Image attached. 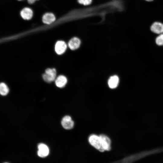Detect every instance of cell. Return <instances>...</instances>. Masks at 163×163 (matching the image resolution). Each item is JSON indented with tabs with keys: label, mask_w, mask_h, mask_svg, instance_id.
I'll list each match as a JSON object with an SVG mask.
<instances>
[{
	"label": "cell",
	"mask_w": 163,
	"mask_h": 163,
	"mask_svg": "<svg viewBox=\"0 0 163 163\" xmlns=\"http://www.w3.org/2000/svg\"><path fill=\"white\" fill-rule=\"evenodd\" d=\"M38 150L37 152L38 155L41 157H45L47 156L49 153V149L45 144L41 143L38 146Z\"/></svg>",
	"instance_id": "cell-7"
},
{
	"label": "cell",
	"mask_w": 163,
	"mask_h": 163,
	"mask_svg": "<svg viewBox=\"0 0 163 163\" xmlns=\"http://www.w3.org/2000/svg\"><path fill=\"white\" fill-rule=\"evenodd\" d=\"M20 15L24 19L29 20L32 18L33 12L30 8L26 7L23 9L21 11Z\"/></svg>",
	"instance_id": "cell-8"
},
{
	"label": "cell",
	"mask_w": 163,
	"mask_h": 163,
	"mask_svg": "<svg viewBox=\"0 0 163 163\" xmlns=\"http://www.w3.org/2000/svg\"><path fill=\"white\" fill-rule=\"evenodd\" d=\"M67 82V79L65 76L63 75H60L56 78L55 82L57 87L62 88L65 86Z\"/></svg>",
	"instance_id": "cell-12"
},
{
	"label": "cell",
	"mask_w": 163,
	"mask_h": 163,
	"mask_svg": "<svg viewBox=\"0 0 163 163\" xmlns=\"http://www.w3.org/2000/svg\"><path fill=\"white\" fill-rule=\"evenodd\" d=\"M67 47V45L65 42L62 40L58 41L55 45V52L58 54H62L65 52Z\"/></svg>",
	"instance_id": "cell-6"
},
{
	"label": "cell",
	"mask_w": 163,
	"mask_h": 163,
	"mask_svg": "<svg viewBox=\"0 0 163 163\" xmlns=\"http://www.w3.org/2000/svg\"><path fill=\"white\" fill-rule=\"evenodd\" d=\"M18 1H21V0H18Z\"/></svg>",
	"instance_id": "cell-18"
},
{
	"label": "cell",
	"mask_w": 163,
	"mask_h": 163,
	"mask_svg": "<svg viewBox=\"0 0 163 163\" xmlns=\"http://www.w3.org/2000/svg\"><path fill=\"white\" fill-rule=\"evenodd\" d=\"M102 147L104 151H109L111 149V140L106 136L102 134L100 136Z\"/></svg>",
	"instance_id": "cell-5"
},
{
	"label": "cell",
	"mask_w": 163,
	"mask_h": 163,
	"mask_svg": "<svg viewBox=\"0 0 163 163\" xmlns=\"http://www.w3.org/2000/svg\"><path fill=\"white\" fill-rule=\"evenodd\" d=\"M119 81L118 77L116 75L111 76L108 79V84L111 88H115L118 86Z\"/></svg>",
	"instance_id": "cell-11"
},
{
	"label": "cell",
	"mask_w": 163,
	"mask_h": 163,
	"mask_svg": "<svg viewBox=\"0 0 163 163\" xmlns=\"http://www.w3.org/2000/svg\"><path fill=\"white\" fill-rule=\"evenodd\" d=\"M61 124L64 129H70L73 127L74 122L70 116H66L62 119L61 121Z\"/></svg>",
	"instance_id": "cell-3"
},
{
	"label": "cell",
	"mask_w": 163,
	"mask_h": 163,
	"mask_svg": "<svg viewBox=\"0 0 163 163\" xmlns=\"http://www.w3.org/2000/svg\"><path fill=\"white\" fill-rule=\"evenodd\" d=\"M92 0H78V1L80 4L84 5H88L90 4Z\"/></svg>",
	"instance_id": "cell-15"
},
{
	"label": "cell",
	"mask_w": 163,
	"mask_h": 163,
	"mask_svg": "<svg viewBox=\"0 0 163 163\" xmlns=\"http://www.w3.org/2000/svg\"><path fill=\"white\" fill-rule=\"evenodd\" d=\"M56 76V69L54 68H48L46 69L42 77L45 81L47 82H50L55 79Z\"/></svg>",
	"instance_id": "cell-2"
},
{
	"label": "cell",
	"mask_w": 163,
	"mask_h": 163,
	"mask_svg": "<svg viewBox=\"0 0 163 163\" xmlns=\"http://www.w3.org/2000/svg\"><path fill=\"white\" fill-rule=\"evenodd\" d=\"M36 0H27V1L29 4H32L34 3Z\"/></svg>",
	"instance_id": "cell-16"
},
{
	"label": "cell",
	"mask_w": 163,
	"mask_h": 163,
	"mask_svg": "<svg viewBox=\"0 0 163 163\" xmlns=\"http://www.w3.org/2000/svg\"><path fill=\"white\" fill-rule=\"evenodd\" d=\"M56 19L54 15L52 13L48 12L45 14L43 16L42 20L46 24H49L54 22Z\"/></svg>",
	"instance_id": "cell-9"
},
{
	"label": "cell",
	"mask_w": 163,
	"mask_h": 163,
	"mask_svg": "<svg viewBox=\"0 0 163 163\" xmlns=\"http://www.w3.org/2000/svg\"><path fill=\"white\" fill-rule=\"evenodd\" d=\"M150 29L153 33L160 34L163 33V23L159 21H155L151 25Z\"/></svg>",
	"instance_id": "cell-4"
},
{
	"label": "cell",
	"mask_w": 163,
	"mask_h": 163,
	"mask_svg": "<svg viewBox=\"0 0 163 163\" xmlns=\"http://www.w3.org/2000/svg\"><path fill=\"white\" fill-rule=\"evenodd\" d=\"M80 44L81 41L80 39L77 37H74L69 41L68 45L70 49L74 50L79 48Z\"/></svg>",
	"instance_id": "cell-10"
},
{
	"label": "cell",
	"mask_w": 163,
	"mask_h": 163,
	"mask_svg": "<svg viewBox=\"0 0 163 163\" xmlns=\"http://www.w3.org/2000/svg\"><path fill=\"white\" fill-rule=\"evenodd\" d=\"M145 0V1H147V2H150L154 0Z\"/></svg>",
	"instance_id": "cell-17"
},
{
	"label": "cell",
	"mask_w": 163,
	"mask_h": 163,
	"mask_svg": "<svg viewBox=\"0 0 163 163\" xmlns=\"http://www.w3.org/2000/svg\"><path fill=\"white\" fill-rule=\"evenodd\" d=\"M9 92V89L7 85L4 83H1L0 85V93L2 95H6Z\"/></svg>",
	"instance_id": "cell-13"
},
{
	"label": "cell",
	"mask_w": 163,
	"mask_h": 163,
	"mask_svg": "<svg viewBox=\"0 0 163 163\" xmlns=\"http://www.w3.org/2000/svg\"><path fill=\"white\" fill-rule=\"evenodd\" d=\"M156 44L159 46H163V34H159L155 39Z\"/></svg>",
	"instance_id": "cell-14"
},
{
	"label": "cell",
	"mask_w": 163,
	"mask_h": 163,
	"mask_svg": "<svg viewBox=\"0 0 163 163\" xmlns=\"http://www.w3.org/2000/svg\"><path fill=\"white\" fill-rule=\"evenodd\" d=\"M88 141L90 144L101 152L104 151L102 147L101 139L100 136L95 134L91 135L88 138Z\"/></svg>",
	"instance_id": "cell-1"
}]
</instances>
